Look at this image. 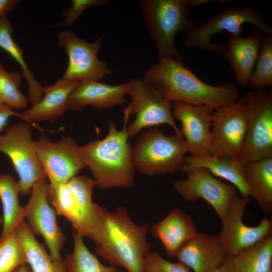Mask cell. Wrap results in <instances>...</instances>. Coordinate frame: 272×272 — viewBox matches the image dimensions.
Returning <instances> with one entry per match:
<instances>
[{
    "label": "cell",
    "instance_id": "cell-40",
    "mask_svg": "<svg viewBox=\"0 0 272 272\" xmlns=\"http://www.w3.org/2000/svg\"><path fill=\"white\" fill-rule=\"evenodd\" d=\"M214 272H222L219 268H217L216 270H215Z\"/></svg>",
    "mask_w": 272,
    "mask_h": 272
},
{
    "label": "cell",
    "instance_id": "cell-21",
    "mask_svg": "<svg viewBox=\"0 0 272 272\" xmlns=\"http://www.w3.org/2000/svg\"><path fill=\"white\" fill-rule=\"evenodd\" d=\"M79 82L63 79L43 87L41 99L25 109L22 118L27 122L54 121L68 109L70 95Z\"/></svg>",
    "mask_w": 272,
    "mask_h": 272
},
{
    "label": "cell",
    "instance_id": "cell-25",
    "mask_svg": "<svg viewBox=\"0 0 272 272\" xmlns=\"http://www.w3.org/2000/svg\"><path fill=\"white\" fill-rule=\"evenodd\" d=\"M47 199L57 215L66 218L78 234L87 238V221L67 182L48 183Z\"/></svg>",
    "mask_w": 272,
    "mask_h": 272
},
{
    "label": "cell",
    "instance_id": "cell-13",
    "mask_svg": "<svg viewBox=\"0 0 272 272\" xmlns=\"http://www.w3.org/2000/svg\"><path fill=\"white\" fill-rule=\"evenodd\" d=\"M185 173V179L173 183L175 191L188 201L204 200L213 208L221 220L237 195V188L231 184L218 179L205 168H193Z\"/></svg>",
    "mask_w": 272,
    "mask_h": 272
},
{
    "label": "cell",
    "instance_id": "cell-22",
    "mask_svg": "<svg viewBox=\"0 0 272 272\" xmlns=\"http://www.w3.org/2000/svg\"><path fill=\"white\" fill-rule=\"evenodd\" d=\"M246 162L240 158H226L210 154L185 157L180 171L185 173L188 170L203 168L215 177L229 181L239 191L242 196L249 197L250 192L244 176Z\"/></svg>",
    "mask_w": 272,
    "mask_h": 272
},
{
    "label": "cell",
    "instance_id": "cell-6",
    "mask_svg": "<svg viewBox=\"0 0 272 272\" xmlns=\"http://www.w3.org/2000/svg\"><path fill=\"white\" fill-rule=\"evenodd\" d=\"M253 25L257 31L272 36V27L266 24L262 15L254 7L225 9L186 33L184 43L189 48L209 50L224 56L225 45L211 43L215 35L225 31L232 37H242L244 24Z\"/></svg>",
    "mask_w": 272,
    "mask_h": 272
},
{
    "label": "cell",
    "instance_id": "cell-19",
    "mask_svg": "<svg viewBox=\"0 0 272 272\" xmlns=\"http://www.w3.org/2000/svg\"><path fill=\"white\" fill-rule=\"evenodd\" d=\"M151 232L161 241L166 254L172 257H175L198 232L192 217L178 208L172 209L154 224Z\"/></svg>",
    "mask_w": 272,
    "mask_h": 272
},
{
    "label": "cell",
    "instance_id": "cell-30",
    "mask_svg": "<svg viewBox=\"0 0 272 272\" xmlns=\"http://www.w3.org/2000/svg\"><path fill=\"white\" fill-rule=\"evenodd\" d=\"M21 84L20 73L8 72L0 62V101L12 109L26 108L28 99L19 89Z\"/></svg>",
    "mask_w": 272,
    "mask_h": 272
},
{
    "label": "cell",
    "instance_id": "cell-9",
    "mask_svg": "<svg viewBox=\"0 0 272 272\" xmlns=\"http://www.w3.org/2000/svg\"><path fill=\"white\" fill-rule=\"evenodd\" d=\"M0 152L10 159L19 176L20 194H30L34 184L47 177L26 122L13 124L0 134Z\"/></svg>",
    "mask_w": 272,
    "mask_h": 272
},
{
    "label": "cell",
    "instance_id": "cell-20",
    "mask_svg": "<svg viewBox=\"0 0 272 272\" xmlns=\"http://www.w3.org/2000/svg\"><path fill=\"white\" fill-rule=\"evenodd\" d=\"M262 35L254 31L245 37H231L225 45L224 56L235 74L237 84L247 87L261 47Z\"/></svg>",
    "mask_w": 272,
    "mask_h": 272
},
{
    "label": "cell",
    "instance_id": "cell-31",
    "mask_svg": "<svg viewBox=\"0 0 272 272\" xmlns=\"http://www.w3.org/2000/svg\"><path fill=\"white\" fill-rule=\"evenodd\" d=\"M256 62L247 85L250 89L262 88L272 84V36H263Z\"/></svg>",
    "mask_w": 272,
    "mask_h": 272
},
{
    "label": "cell",
    "instance_id": "cell-7",
    "mask_svg": "<svg viewBox=\"0 0 272 272\" xmlns=\"http://www.w3.org/2000/svg\"><path fill=\"white\" fill-rule=\"evenodd\" d=\"M238 101L246 114V131L240 156L245 162L272 157V94L267 87L248 91Z\"/></svg>",
    "mask_w": 272,
    "mask_h": 272
},
{
    "label": "cell",
    "instance_id": "cell-36",
    "mask_svg": "<svg viewBox=\"0 0 272 272\" xmlns=\"http://www.w3.org/2000/svg\"><path fill=\"white\" fill-rule=\"evenodd\" d=\"M20 2L19 0H0V17H6Z\"/></svg>",
    "mask_w": 272,
    "mask_h": 272
},
{
    "label": "cell",
    "instance_id": "cell-16",
    "mask_svg": "<svg viewBox=\"0 0 272 272\" xmlns=\"http://www.w3.org/2000/svg\"><path fill=\"white\" fill-rule=\"evenodd\" d=\"M172 115L181 125L191 155L210 154L211 124L214 109L201 105L181 101L171 102Z\"/></svg>",
    "mask_w": 272,
    "mask_h": 272
},
{
    "label": "cell",
    "instance_id": "cell-3",
    "mask_svg": "<svg viewBox=\"0 0 272 272\" xmlns=\"http://www.w3.org/2000/svg\"><path fill=\"white\" fill-rule=\"evenodd\" d=\"M128 118L119 130L114 121L108 122V132L103 139L80 146L81 158L91 170L96 186L102 189L129 188L135 182L131 147L126 133Z\"/></svg>",
    "mask_w": 272,
    "mask_h": 272
},
{
    "label": "cell",
    "instance_id": "cell-11",
    "mask_svg": "<svg viewBox=\"0 0 272 272\" xmlns=\"http://www.w3.org/2000/svg\"><path fill=\"white\" fill-rule=\"evenodd\" d=\"M246 121L245 108L238 100L215 109L212 118L210 155L239 158L245 138Z\"/></svg>",
    "mask_w": 272,
    "mask_h": 272
},
{
    "label": "cell",
    "instance_id": "cell-8",
    "mask_svg": "<svg viewBox=\"0 0 272 272\" xmlns=\"http://www.w3.org/2000/svg\"><path fill=\"white\" fill-rule=\"evenodd\" d=\"M127 84L128 95L131 100L124 109V117L128 118L131 114L135 116L133 121L126 126L129 139L145 128L161 124L170 126L175 134L182 136L173 117L170 101L143 79L132 78Z\"/></svg>",
    "mask_w": 272,
    "mask_h": 272
},
{
    "label": "cell",
    "instance_id": "cell-5",
    "mask_svg": "<svg viewBox=\"0 0 272 272\" xmlns=\"http://www.w3.org/2000/svg\"><path fill=\"white\" fill-rule=\"evenodd\" d=\"M188 153L189 148L182 136L166 135L152 127L141 132L131 147L135 169L149 176L180 170Z\"/></svg>",
    "mask_w": 272,
    "mask_h": 272
},
{
    "label": "cell",
    "instance_id": "cell-35",
    "mask_svg": "<svg viewBox=\"0 0 272 272\" xmlns=\"http://www.w3.org/2000/svg\"><path fill=\"white\" fill-rule=\"evenodd\" d=\"M12 116L22 118V114L15 112L13 109L0 101V131L7 125L9 119Z\"/></svg>",
    "mask_w": 272,
    "mask_h": 272
},
{
    "label": "cell",
    "instance_id": "cell-33",
    "mask_svg": "<svg viewBox=\"0 0 272 272\" xmlns=\"http://www.w3.org/2000/svg\"><path fill=\"white\" fill-rule=\"evenodd\" d=\"M144 270L145 272H191L183 264L170 262L155 251H151L145 258Z\"/></svg>",
    "mask_w": 272,
    "mask_h": 272
},
{
    "label": "cell",
    "instance_id": "cell-38",
    "mask_svg": "<svg viewBox=\"0 0 272 272\" xmlns=\"http://www.w3.org/2000/svg\"><path fill=\"white\" fill-rule=\"evenodd\" d=\"M13 272H32L29 265L26 263L19 266Z\"/></svg>",
    "mask_w": 272,
    "mask_h": 272
},
{
    "label": "cell",
    "instance_id": "cell-24",
    "mask_svg": "<svg viewBox=\"0 0 272 272\" xmlns=\"http://www.w3.org/2000/svg\"><path fill=\"white\" fill-rule=\"evenodd\" d=\"M244 176L250 196L267 215L272 214V157L246 162Z\"/></svg>",
    "mask_w": 272,
    "mask_h": 272
},
{
    "label": "cell",
    "instance_id": "cell-26",
    "mask_svg": "<svg viewBox=\"0 0 272 272\" xmlns=\"http://www.w3.org/2000/svg\"><path fill=\"white\" fill-rule=\"evenodd\" d=\"M19 194L18 181L10 174H0V199L3 212L0 241L6 239L25 220L24 208L19 203Z\"/></svg>",
    "mask_w": 272,
    "mask_h": 272
},
{
    "label": "cell",
    "instance_id": "cell-14",
    "mask_svg": "<svg viewBox=\"0 0 272 272\" xmlns=\"http://www.w3.org/2000/svg\"><path fill=\"white\" fill-rule=\"evenodd\" d=\"M47 187L45 179L34 184L29 200L24 206L25 219L32 233L43 238L49 253L54 258L60 259L65 236L57 223L56 213L48 202Z\"/></svg>",
    "mask_w": 272,
    "mask_h": 272
},
{
    "label": "cell",
    "instance_id": "cell-4",
    "mask_svg": "<svg viewBox=\"0 0 272 272\" xmlns=\"http://www.w3.org/2000/svg\"><path fill=\"white\" fill-rule=\"evenodd\" d=\"M138 6L146 28L156 44L158 59L170 56L181 61L183 55L176 47L175 37L199 24L188 16L189 0H141Z\"/></svg>",
    "mask_w": 272,
    "mask_h": 272
},
{
    "label": "cell",
    "instance_id": "cell-27",
    "mask_svg": "<svg viewBox=\"0 0 272 272\" xmlns=\"http://www.w3.org/2000/svg\"><path fill=\"white\" fill-rule=\"evenodd\" d=\"M16 232L23 246L32 272H67L64 261L55 259L38 241L25 221L17 228Z\"/></svg>",
    "mask_w": 272,
    "mask_h": 272
},
{
    "label": "cell",
    "instance_id": "cell-39",
    "mask_svg": "<svg viewBox=\"0 0 272 272\" xmlns=\"http://www.w3.org/2000/svg\"><path fill=\"white\" fill-rule=\"evenodd\" d=\"M3 218L0 216V226L3 224Z\"/></svg>",
    "mask_w": 272,
    "mask_h": 272
},
{
    "label": "cell",
    "instance_id": "cell-23",
    "mask_svg": "<svg viewBox=\"0 0 272 272\" xmlns=\"http://www.w3.org/2000/svg\"><path fill=\"white\" fill-rule=\"evenodd\" d=\"M222 272H272V235L232 255H226Z\"/></svg>",
    "mask_w": 272,
    "mask_h": 272
},
{
    "label": "cell",
    "instance_id": "cell-12",
    "mask_svg": "<svg viewBox=\"0 0 272 272\" xmlns=\"http://www.w3.org/2000/svg\"><path fill=\"white\" fill-rule=\"evenodd\" d=\"M250 200L249 197L237 194L221 220L222 227L218 235L226 255L234 254L272 235L271 218H263L255 226L244 223L243 218Z\"/></svg>",
    "mask_w": 272,
    "mask_h": 272
},
{
    "label": "cell",
    "instance_id": "cell-2",
    "mask_svg": "<svg viewBox=\"0 0 272 272\" xmlns=\"http://www.w3.org/2000/svg\"><path fill=\"white\" fill-rule=\"evenodd\" d=\"M145 81L171 103L181 101L214 110L237 101L238 86L231 82L213 86L201 81L181 61L166 56L158 59L144 75Z\"/></svg>",
    "mask_w": 272,
    "mask_h": 272
},
{
    "label": "cell",
    "instance_id": "cell-32",
    "mask_svg": "<svg viewBox=\"0 0 272 272\" xmlns=\"http://www.w3.org/2000/svg\"><path fill=\"white\" fill-rule=\"evenodd\" d=\"M26 263L25 252L16 230L0 241V272H13Z\"/></svg>",
    "mask_w": 272,
    "mask_h": 272
},
{
    "label": "cell",
    "instance_id": "cell-10",
    "mask_svg": "<svg viewBox=\"0 0 272 272\" xmlns=\"http://www.w3.org/2000/svg\"><path fill=\"white\" fill-rule=\"evenodd\" d=\"M57 44L63 47L68 56V64L62 78L82 82L99 81L111 74V70L98 57L102 47L101 39L88 42L78 37L70 30L58 34Z\"/></svg>",
    "mask_w": 272,
    "mask_h": 272
},
{
    "label": "cell",
    "instance_id": "cell-18",
    "mask_svg": "<svg viewBox=\"0 0 272 272\" xmlns=\"http://www.w3.org/2000/svg\"><path fill=\"white\" fill-rule=\"evenodd\" d=\"M127 83L110 85L99 81L88 80L79 82L68 99V109L81 110L88 105L98 109L122 105L126 102Z\"/></svg>",
    "mask_w": 272,
    "mask_h": 272
},
{
    "label": "cell",
    "instance_id": "cell-1",
    "mask_svg": "<svg viewBox=\"0 0 272 272\" xmlns=\"http://www.w3.org/2000/svg\"><path fill=\"white\" fill-rule=\"evenodd\" d=\"M149 231V225L135 224L124 207L110 211L98 205L89 238L95 243V253L109 264L128 272H145L144 261L151 251Z\"/></svg>",
    "mask_w": 272,
    "mask_h": 272
},
{
    "label": "cell",
    "instance_id": "cell-37",
    "mask_svg": "<svg viewBox=\"0 0 272 272\" xmlns=\"http://www.w3.org/2000/svg\"><path fill=\"white\" fill-rule=\"evenodd\" d=\"M211 2L210 0H189V4L190 7H197Z\"/></svg>",
    "mask_w": 272,
    "mask_h": 272
},
{
    "label": "cell",
    "instance_id": "cell-34",
    "mask_svg": "<svg viewBox=\"0 0 272 272\" xmlns=\"http://www.w3.org/2000/svg\"><path fill=\"white\" fill-rule=\"evenodd\" d=\"M71 8L63 10L62 15L65 17L59 25L62 27H70L74 24L87 8L92 6H104L108 5V0H72Z\"/></svg>",
    "mask_w": 272,
    "mask_h": 272
},
{
    "label": "cell",
    "instance_id": "cell-15",
    "mask_svg": "<svg viewBox=\"0 0 272 272\" xmlns=\"http://www.w3.org/2000/svg\"><path fill=\"white\" fill-rule=\"evenodd\" d=\"M35 143L40 163L50 183H66L86 167L80 146L70 136L53 142L41 135Z\"/></svg>",
    "mask_w": 272,
    "mask_h": 272
},
{
    "label": "cell",
    "instance_id": "cell-17",
    "mask_svg": "<svg viewBox=\"0 0 272 272\" xmlns=\"http://www.w3.org/2000/svg\"><path fill=\"white\" fill-rule=\"evenodd\" d=\"M226 256L218 235L198 232L175 257L194 272H214Z\"/></svg>",
    "mask_w": 272,
    "mask_h": 272
},
{
    "label": "cell",
    "instance_id": "cell-28",
    "mask_svg": "<svg viewBox=\"0 0 272 272\" xmlns=\"http://www.w3.org/2000/svg\"><path fill=\"white\" fill-rule=\"evenodd\" d=\"M13 28L7 16L0 17V48L8 52L19 64L28 86V96L32 105L39 101L43 95V87L29 68L22 48L13 40Z\"/></svg>",
    "mask_w": 272,
    "mask_h": 272
},
{
    "label": "cell",
    "instance_id": "cell-29",
    "mask_svg": "<svg viewBox=\"0 0 272 272\" xmlns=\"http://www.w3.org/2000/svg\"><path fill=\"white\" fill-rule=\"evenodd\" d=\"M73 236V251L64 260L67 272H123L115 266L102 263L74 230Z\"/></svg>",
    "mask_w": 272,
    "mask_h": 272
}]
</instances>
